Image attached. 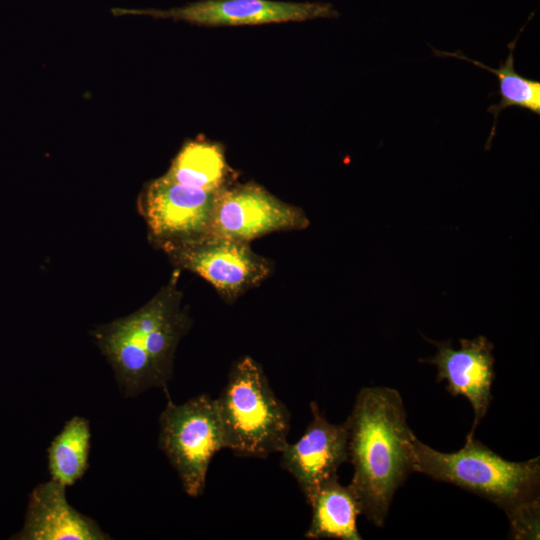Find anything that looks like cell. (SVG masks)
<instances>
[{
    "mask_svg": "<svg viewBox=\"0 0 540 540\" xmlns=\"http://www.w3.org/2000/svg\"><path fill=\"white\" fill-rule=\"evenodd\" d=\"M344 424L354 470L348 487L361 514L382 527L395 492L414 472L416 435L408 425L401 394L385 386L361 388Z\"/></svg>",
    "mask_w": 540,
    "mask_h": 540,
    "instance_id": "1",
    "label": "cell"
},
{
    "mask_svg": "<svg viewBox=\"0 0 540 540\" xmlns=\"http://www.w3.org/2000/svg\"><path fill=\"white\" fill-rule=\"evenodd\" d=\"M178 278L175 269L167 284L142 307L90 331L126 397L151 388H161L168 396L176 349L191 327Z\"/></svg>",
    "mask_w": 540,
    "mask_h": 540,
    "instance_id": "2",
    "label": "cell"
},
{
    "mask_svg": "<svg viewBox=\"0 0 540 540\" xmlns=\"http://www.w3.org/2000/svg\"><path fill=\"white\" fill-rule=\"evenodd\" d=\"M414 472L456 485L489 500L510 515L540 499V457L509 461L474 437L458 451L444 453L413 439Z\"/></svg>",
    "mask_w": 540,
    "mask_h": 540,
    "instance_id": "3",
    "label": "cell"
},
{
    "mask_svg": "<svg viewBox=\"0 0 540 540\" xmlns=\"http://www.w3.org/2000/svg\"><path fill=\"white\" fill-rule=\"evenodd\" d=\"M225 449L240 457L266 458L288 443L291 414L275 395L262 366L243 356L231 367L214 399Z\"/></svg>",
    "mask_w": 540,
    "mask_h": 540,
    "instance_id": "4",
    "label": "cell"
},
{
    "mask_svg": "<svg viewBox=\"0 0 540 540\" xmlns=\"http://www.w3.org/2000/svg\"><path fill=\"white\" fill-rule=\"evenodd\" d=\"M159 416V448L177 472L184 492L200 497L213 457L225 449L214 399L200 394L182 404L167 396Z\"/></svg>",
    "mask_w": 540,
    "mask_h": 540,
    "instance_id": "5",
    "label": "cell"
},
{
    "mask_svg": "<svg viewBox=\"0 0 540 540\" xmlns=\"http://www.w3.org/2000/svg\"><path fill=\"white\" fill-rule=\"evenodd\" d=\"M222 191L182 184L165 175L148 182L137 207L147 225L149 241L163 250L208 235Z\"/></svg>",
    "mask_w": 540,
    "mask_h": 540,
    "instance_id": "6",
    "label": "cell"
},
{
    "mask_svg": "<svg viewBox=\"0 0 540 540\" xmlns=\"http://www.w3.org/2000/svg\"><path fill=\"white\" fill-rule=\"evenodd\" d=\"M162 251L175 269L199 275L228 303L263 282L273 269L249 242L211 234Z\"/></svg>",
    "mask_w": 540,
    "mask_h": 540,
    "instance_id": "7",
    "label": "cell"
},
{
    "mask_svg": "<svg viewBox=\"0 0 540 540\" xmlns=\"http://www.w3.org/2000/svg\"><path fill=\"white\" fill-rule=\"evenodd\" d=\"M309 219L298 207L283 202L262 186L229 185L214 208L209 234L249 242L277 231L302 230Z\"/></svg>",
    "mask_w": 540,
    "mask_h": 540,
    "instance_id": "8",
    "label": "cell"
},
{
    "mask_svg": "<svg viewBox=\"0 0 540 540\" xmlns=\"http://www.w3.org/2000/svg\"><path fill=\"white\" fill-rule=\"evenodd\" d=\"M115 15H148L203 26L258 25L337 18L330 3L273 0H201L166 10L113 9Z\"/></svg>",
    "mask_w": 540,
    "mask_h": 540,
    "instance_id": "9",
    "label": "cell"
},
{
    "mask_svg": "<svg viewBox=\"0 0 540 540\" xmlns=\"http://www.w3.org/2000/svg\"><path fill=\"white\" fill-rule=\"evenodd\" d=\"M310 409L312 419L303 435L280 452L281 467L296 480L308 504L319 486L348 461L345 424L329 422L315 402Z\"/></svg>",
    "mask_w": 540,
    "mask_h": 540,
    "instance_id": "10",
    "label": "cell"
},
{
    "mask_svg": "<svg viewBox=\"0 0 540 540\" xmlns=\"http://www.w3.org/2000/svg\"><path fill=\"white\" fill-rule=\"evenodd\" d=\"M427 340L437 347V353L419 361L435 365L437 382L446 381V389L451 395L464 396L470 402L474 419L466 438H472L492 401L494 345L481 335L471 340L460 339L457 350L453 349L451 341Z\"/></svg>",
    "mask_w": 540,
    "mask_h": 540,
    "instance_id": "11",
    "label": "cell"
},
{
    "mask_svg": "<svg viewBox=\"0 0 540 540\" xmlns=\"http://www.w3.org/2000/svg\"><path fill=\"white\" fill-rule=\"evenodd\" d=\"M12 539L107 540L97 522L80 513L66 499V486L50 479L30 493L25 523Z\"/></svg>",
    "mask_w": 540,
    "mask_h": 540,
    "instance_id": "12",
    "label": "cell"
},
{
    "mask_svg": "<svg viewBox=\"0 0 540 540\" xmlns=\"http://www.w3.org/2000/svg\"><path fill=\"white\" fill-rule=\"evenodd\" d=\"M311 522L306 539L361 540L357 529L360 506L348 486H343L338 475L323 482L309 502Z\"/></svg>",
    "mask_w": 540,
    "mask_h": 540,
    "instance_id": "13",
    "label": "cell"
},
{
    "mask_svg": "<svg viewBox=\"0 0 540 540\" xmlns=\"http://www.w3.org/2000/svg\"><path fill=\"white\" fill-rule=\"evenodd\" d=\"M518 37L519 35L507 45L509 53L505 61H502L498 68H492L477 60L468 58L460 50L446 52L431 47L434 55L438 57H454L459 60L468 61L481 69L493 73L498 78L500 100L497 104H492L487 109V112L493 114L494 121L486 143V149L490 147V143L495 136L498 117L506 108L518 107L540 115V81L522 76L515 70L514 50Z\"/></svg>",
    "mask_w": 540,
    "mask_h": 540,
    "instance_id": "14",
    "label": "cell"
},
{
    "mask_svg": "<svg viewBox=\"0 0 540 540\" xmlns=\"http://www.w3.org/2000/svg\"><path fill=\"white\" fill-rule=\"evenodd\" d=\"M230 174L220 146L195 140L182 147L164 175L182 184L219 191L231 184Z\"/></svg>",
    "mask_w": 540,
    "mask_h": 540,
    "instance_id": "15",
    "label": "cell"
},
{
    "mask_svg": "<svg viewBox=\"0 0 540 540\" xmlns=\"http://www.w3.org/2000/svg\"><path fill=\"white\" fill-rule=\"evenodd\" d=\"M91 431L89 421L80 416L68 420L48 447L51 479L71 486L88 468Z\"/></svg>",
    "mask_w": 540,
    "mask_h": 540,
    "instance_id": "16",
    "label": "cell"
},
{
    "mask_svg": "<svg viewBox=\"0 0 540 540\" xmlns=\"http://www.w3.org/2000/svg\"><path fill=\"white\" fill-rule=\"evenodd\" d=\"M507 517L510 523V538L539 539L540 499L522 505Z\"/></svg>",
    "mask_w": 540,
    "mask_h": 540,
    "instance_id": "17",
    "label": "cell"
}]
</instances>
